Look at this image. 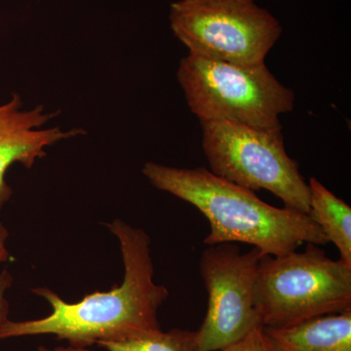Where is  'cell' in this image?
<instances>
[{
    "instance_id": "cell-3",
    "label": "cell",
    "mask_w": 351,
    "mask_h": 351,
    "mask_svg": "<svg viewBox=\"0 0 351 351\" xmlns=\"http://www.w3.org/2000/svg\"><path fill=\"white\" fill-rule=\"evenodd\" d=\"M177 76L189 110L200 122L282 130L279 117L294 110V92L265 63H226L189 54L180 62Z\"/></svg>"
},
{
    "instance_id": "cell-12",
    "label": "cell",
    "mask_w": 351,
    "mask_h": 351,
    "mask_svg": "<svg viewBox=\"0 0 351 351\" xmlns=\"http://www.w3.org/2000/svg\"><path fill=\"white\" fill-rule=\"evenodd\" d=\"M219 351H292L267 327H256L243 338Z\"/></svg>"
},
{
    "instance_id": "cell-7",
    "label": "cell",
    "mask_w": 351,
    "mask_h": 351,
    "mask_svg": "<svg viewBox=\"0 0 351 351\" xmlns=\"http://www.w3.org/2000/svg\"><path fill=\"white\" fill-rule=\"evenodd\" d=\"M263 254L253 247L242 253L235 243L203 251L199 271L208 293L206 315L196 331L201 351H219L261 326L255 284Z\"/></svg>"
},
{
    "instance_id": "cell-2",
    "label": "cell",
    "mask_w": 351,
    "mask_h": 351,
    "mask_svg": "<svg viewBox=\"0 0 351 351\" xmlns=\"http://www.w3.org/2000/svg\"><path fill=\"white\" fill-rule=\"evenodd\" d=\"M143 174L159 191L186 201L210 223L208 246L246 243L263 255L281 256L302 244L326 245L327 237L309 215L277 208L242 188L199 167L181 169L147 162Z\"/></svg>"
},
{
    "instance_id": "cell-14",
    "label": "cell",
    "mask_w": 351,
    "mask_h": 351,
    "mask_svg": "<svg viewBox=\"0 0 351 351\" xmlns=\"http://www.w3.org/2000/svg\"><path fill=\"white\" fill-rule=\"evenodd\" d=\"M8 230L3 223L0 221V263L8 260L9 253L6 248V241L8 239Z\"/></svg>"
},
{
    "instance_id": "cell-5",
    "label": "cell",
    "mask_w": 351,
    "mask_h": 351,
    "mask_svg": "<svg viewBox=\"0 0 351 351\" xmlns=\"http://www.w3.org/2000/svg\"><path fill=\"white\" fill-rule=\"evenodd\" d=\"M200 123L203 151L214 175L250 191L265 189L288 209L309 215L308 184L286 152L281 130L226 121Z\"/></svg>"
},
{
    "instance_id": "cell-6",
    "label": "cell",
    "mask_w": 351,
    "mask_h": 351,
    "mask_svg": "<svg viewBox=\"0 0 351 351\" xmlns=\"http://www.w3.org/2000/svg\"><path fill=\"white\" fill-rule=\"evenodd\" d=\"M171 29L189 54L242 64L265 63L282 27L255 0H179Z\"/></svg>"
},
{
    "instance_id": "cell-4",
    "label": "cell",
    "mask_w": 351,
    "mask_h": 351,
    "mask_svg": "<svg viewBox=\"0 0 351 351\" xmlns=\"http://www.w3.org/2000/svg\"><path fill=\"white\" fill-rule=\"evenodd\" d=\"M263 326L282 329L351 309V267L332 260L318 245L302 252L263 255L255 284Z\"/></svg>"
},
{
    "instance_id": "cell-9",
    "label": "cell",
    "mask_w": 351,
    "mask_h": 351,
    "mask_svg": "<svg viewBox=\"0 0 351 351\" xmlns=\"http://www.w3.org/2000/svg\"><path fill=\"white\" fill-rule=\"evenodd\" d=\"M267 329L292 351H351V309L294 326Z\"/></svg>"
},
{
    "instance_id": "cell-10",
    "label": "cell",
    "mask_w": 351,
    "mask_h": 351,
    "mask_svg": "<svg viewBox=\"0 0 351 351\" xmlns=\"http://www.w3.org/2000/svg\"><path fill=\"white\" fill-rule=\"evenodd\" d=\"M309 216L317 223L328 241L337 247L339 260L351 267V208L321 184L316 178L308 182Z\"/></svg>"
},
{
    "instance_id": "cell-13",
    "label": "cell",
    "mask_w": 351,
    "mask_h": 351,
    "mask_svg": "<svg viewBox=\"0 0 351 351\" xmlns=\"http://www.w3.org/2000/svg\"><path fill=\"white\" fill-rule=\"evenodd\" d=\"M13 277L7 269L0 274V328L8 321L9 302L5 294L7 290L12 286Z\"/></svg>"
},
{
    "instance_id": "cell-1",
    "label": "cell",
    "mask_w": 351,
    "mask_h": 351,
    "mask_svg": "<svg viewBox=\"0 0 351 351\" xmlns=\"http://www.w3.org/2000/svg\"><path fill=\"white\" fill-rule=\"evenodd\" d=\"M107 226L119 239L124 263L121 285L108 292L86 295L73 304L50 289H32V293L50 304L52 313L40 319L7 321L0 328V341L53 335L71 346L87 348L104 341L137 338L160 329L157 311L169 292L154 282L151 239L142 228L119 219Z\"/></svg>"
},
{
    "instance_id": "cell-8",
    "label": "cell",
    "mask_w": 351,
    "mask_h": 351,
    "mask_svg": "<svg viewBox=\"0 0 351 351\" xmlns=\"http://www.w3.org/2000/svg\"><path fill=\"white\" fill-rule=\"evenodd\" d=\"M55 115L56 113L46 112L41 106L23 110L18 94L0 105V211L12 195V189L5 181L10 166L20 163L25 168H32L38 159L45 156L47 147L84 134L77 128H44Z\"/></svg>"
},
{
    "instance_id": "cell-15",
    "label": "cell",
    "mask_w": 351,
    "mask_h": 351,
    "mask_svg": "<svg viewBox=\"0 0 351 351\" xmlns=\"http://www.w3.org/2000/svg\"><path fill=\"white\" fill-rule=\"evenodd\" d=\"M38 351H90L88 350L86 348H75V346H66V348H63V346H58V348H48L46 346H39Z\"/></svg>"
},
{
    "instance_id": "cell-11",
    "label": "cell",
    "mask_w": 351,
    "mask_h": 351,
    "mask_svg": "<svg viewBox=\"0 0 351 351\" xmlns=\"http://www.w3.org/2000/svg\"><path fill=\"white\" fill-rule=\"evenodd\" d=\"M108 351H201L196 331L161 329L147 332L137 338L122 341H104L98 343Z\"/></svg>"
}]
</instances>
